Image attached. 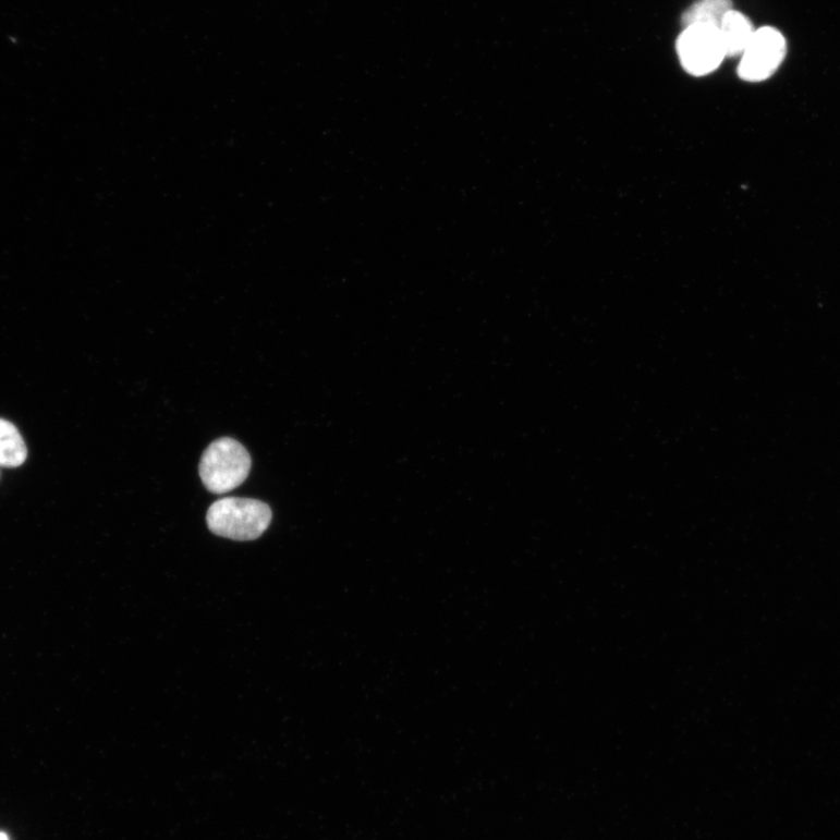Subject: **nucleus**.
<instances>
[{"label": "nucleus", "instance_id": "20e7f679", "mask_svg": "<svg viewBox=\"0 0 840 840\" xmlns=\"http://www.w3.org/2000/svg\"><path fill=\"white\" fill-rule=\"evenodd\" d=\"M786 54L787 41L779 29H757L741 58L738 74L747 82L765 81L779 70Z\"/></svg>", "mask_w": 840, "mask_h": 840}, {"label": "nucleus", "instance_id": "6e6552de", "mask_svg": "<svg viewBox=\"0 0 840 840\" xmlns=\"http://www.w3.org/2000/svg\"><path fill=\"white\" fill-rule=\"evenodd\" d=\"M0 840H9V838L4 833L0 832Z\"/></svg>", "mask_w": 840, "mask_h": 840}, {"label": "nucleus", "instance_id": "f257e3e1", "mask_svg": "<svg viewBox=\"0 0 840 840\" xmlns=\"http://www.w3.org/2000/svg\"><path fill=\"white\" fill-rule=\"evenodd\" d=\"M272 520L270 507L253 499L224 498L208 509L207 523L212 534L234 540H254Z\"/></svg>", "mask_w": 840, "mask_h": 840}, {"label": "nucleus", "instance_id": "0eeeda50", "mask_svg": "<svg viewBox=\"0 0 840 840\" xmlns=\"http://www.w3.org/2000/svg\"><path fill=\"white\" fill-rule=\"evenodd\" d=\"M26 443L16 427L0 419V467L15 468L25 463Z\"/></svg>", "mask_w": 840, "mask_h": 840}, {"label": "nucleus", "instance_id": "423d86ee", "mask_svg": "<svg viewBox=\"0 0 840 840\" xmlns=\"http://www.w3.org/2000/svg\"><path fill=\"white\" fill-rule=\"evenodd\" d=\"M732 10V0H698L683 14L682 23L684 27L707 25L719 28Z\"/></svg>", "mask_w": 840, "mask_h": 840}, {"label": "nucleus", "instance_id": "7ed1b4c3", "mask_svg": "<svg viewBox=\"0 0 840 840\" xmlns=\"http://www.w3.org/2000/svg\"><path fill=\"white\" fill-rule=\"evenodd\" d=\"M677 49L683 69L695 76L715 72L727 57L719 28L715 26L685 27Z\"/></svg>", "mask_w": 840, "mask_h": 840}, {"label": "nucleus", "instance_id": "39448f33", "mask_svg": "<svg viewBox=\"0 0 840 840\" xmlns=\"http://www.w3.org/2000/svg\"><path fill=\"white\" fill-rule=\"evenodd\" d=\"M719 32L727 57L734 58L744 54L755 31L745 14L732 10L725 16Z\"/></svg>", "mask_w": 840, "mask_h": 840}, {"label": "nucleus", "instance_id": "f03ea898", "mask_svg": "<svg viewBox=\"0 0 840 840\" xmlns=\"http://www.w3.org/2000/svg\"><path fill=\"white\" fill-rule=\"evenodd\" d=\"M252 458L242 443L232 438L211 442L200 463V476L214 494H226L241 486L248 477Z\"/></svg>", "mask_w": 840, "mask_h": 840}]
</instances>
